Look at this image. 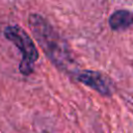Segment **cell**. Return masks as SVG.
<instances>
[{
	"mask_svg": "<svg viewBox=\"0 0 133 133\" xmlns=\"http://www.w3.org/2000/svg\"><path fill=\"white\" fill-rule=\"evenodd\" d=\"M74 77L77 81L90 87L102 96L108 97L112 94L111 83L109 82V79L100 72L91 70L77 71L74 74Z\"/></svg>",
	"mask_w": 133,
	"mask_h": 133,
	"instance_id": "cell-3",
	"label": "cell"
},
{
	"mask_svg": "<svg viewBox=\"0 0 133 133\" xmlns=\"http://www.w3.org/2000/svg\"><path fill=\"white\" fill-rule=\"evenodd\" d=\"M108 23L114 31L128 29L133 25V12L127 9H117L109 17Z\"/></svg>",
	"mask_w": 133,
	"mask_h": 133,
	"instance_id": "cell-4",
	"label": "cell"
},
{
	"mask_svg": "<svg viewBox=\"0 0 133 133\" xmlns=\"http://www.w3.org/2000/svg\"><path fill=\"white\" fill-rule=\"evenodd\" d=\"M28 26L44 53L58 70L68 74L77 72L75 70L76 61L71 48L47 19L38 14H30Z\"/></svg>",
	"mask_w": 133,
	"mask_h": 133,
	"instance_id": "cell-1",
	"label": "cell"
},
{
	"mask_svg": "<svg viewBox=\"0 0 133 133\" xmlns=\"http://www.w3.org/2000/svg\"><path fill=\"white\" fill-rule=\"evenodd\" d=\"M4 36L10 41L22 53V60L19 64V71L28 76L33 72L34 63L38 59V51L24 28L19 25H9L4 28Z\"/></svg>",
	"mask_w": 133,
	"mask_h": 133,
	"instance_id": "cell-2",
	"label": "cell"
}]
</instances>
